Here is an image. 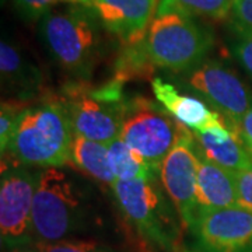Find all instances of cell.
<instances>
[{
    "mask_svg": "<svg viewBox=\"0 0 252 252\" xmlns=\"http://www.w3.org/2000/svg\"><path fill=\"white\" fill-rule=\"evenodd\" d=\"M97 14L87 6L49 11L39 20V36L54 62L73 80H91L105 54Z\"/></svg>",
    "mask_w": 252,
    "mask_h": 252,
    "instance_id": "obj_1",
    "label": "cell"
},
{
    "mask_svg": "<svg viewBox=\"0 0 252 252\" xmlns=\"http://www.w3.org/2000/svg\"><path fill=\"white\" fill-rule=\"evenodd\" d=\"M90 188L64 167L39 171L32 206L35 243H56L70 238L87 224Z\"/></svg>",
    "mask_w": 252,
    "mask_h": 252,
    "instance_id": "obj_2",
    "label": "cell"
},
{
    "mask_svg": "<svg viewBox=\"0 0 252 252\" xmlns=\"http://www.w3.org/2000/svg\"><path fill=\"white\" fill-rule=\"evenodd\" d=\"M215 34L195 20L177 0H160L146 34V49L156 69L189 72L207 59Z\"/></svg>",
    "mask_w": 252,
    "mask_h": 252,
    "instance_id": "obj_3",
    "label": "cell"
},
{
    "mask_svg": "<svg viewBox=\"0 0 252 252\" xmlns=\"http://www.w3.org/2000/svg\"><path fill=\"white\" fill-rule=\"evenodd\" d=\"M73 137L58 93L46 91L24 112L6 153L28 167H64L70 162Z\"/></svg>",
    "mask_w": 252,
    "mask_h": 252,
    "instance_id": "obj_4",
    "label": "cell"
},
{
    "mask_svg": "<svg viewBox=\"0 0 252 252\" xmlns=\"http://www.w3.org/2000/svg\"><path fill=\"white\" fill-rule=\"evenodd\" d=\"M118 209L144 241L164 252L181 248V217L164 190L160 175L118 181L112 187Z\"/></svg>",
    "mask_w": 252,
    "mask_h": 252,
    "instance_id": "obj_5",
    "label": "cell"
},
{
    "mask_svg": "<svg viewBox=\"0 0 252 252\" xmlns=\"http://www.w3.org/2000/svg\"><path fill=\"white\" fill-rule=\"evenodd\" d=\"M74 135L108 144L121 136L126 94L125 83L109 79L69 80L58 93Z\"/></svg>",
    "mask_w": 252,
    "mask_h": 252,
    "instance_id": "obj_6",
    "label": "cell"
},
{
    "mask_svg": "<svg viewBox=\"0 0 252 252\" xmlns=\"http://www.w3.org/2000/svg\"><path fill=\"white\" fill-rule=\"evenodd\" d=\"M185 126L157 101L142 94L126 95L121 139L158 170Z\"/></svg>",
    "mask_w": 252,
    "mask_h": 252,
    "instance_id": "obj_7",
    "label": "cell"
},
{
    "mask_svg": "<svg viewBox=\"0 0 252 252\" xmlns=\"http://www.w3.org/2000/svg\"><path fill=\"white\" fill-rule=\"evenodd\" d=\"M38 177L39 171L18 162L10 153L1 154L0 235L9 250L34 243L32 206Z\"/></svg>",
    "mask_w": 252,
    "mask_h": 252,
    "instance_id": "obj_8",
    "label": "cell"
},
{
    "mask_svg": "<svg viewBox=\"0 0 252 252\" xmlns=\"http://www.w3.org/2000/svg\"><path fill=\"white\" fill-rule=\"evenodd\" d=\"M184 90L196 95L223 117L240 125L252 108V93L238 74L219 59H205L189 72L178 74Z\"/></svg>",
    "mask_w": 252,
    "mask_h": 252,
    "instance_id": "obj_9",
    "label": "cell"
},
{
    "mask_svg": "<svg viewBox=\"0 0 252 252\" xmlns=\"http://www.w3.org/2000/svg\"><path fill=\"white\" fill-rule=\"evenodd\" d=\"M198 162V146L192 130L185 126L177 143L160 164L158 175L164 190L180 215L181 223L188 230L192 228L199 213L196 203Z\"/></svg>",
    "mask_w": 252,
    "mask_h": 252,
    "instance_id": "obj_10",
    "label": "cell"
},
{
    "mask_svg": "<svg viewBox=\"0 0 252 252\" xmlns=\"http://www.w3.org/2000/svg\"><path fill=\"white\" fill-rule=\"evenodd\" d=\"M189 231L199 252H252V212L243 207L199 210Z\"/></svg>",
    "mask_w": 252,
    "mask_h": 252,
    "instance_id": "obj_11",
    "label": "cell"
},
{
    "mask_svg": "<svg viewBox=\"0 0 252 252\" xmlns=\"http://www.w3.org/2000/svg\"><path fill=\"white\" fill-rule=\"evenodd\" d=\"M160 0H94L91 9L104 30L121 45L136 44L146 38Z\"/></svg>",
    "mask_w": 252,
    "mask_h": 252,
    "instance_id": "obj_12",
    "label": "cell"
},
{
    "mask_svg": "<svg viewBox=\"0 0 252 252\" xmlns=\"http://www.w3.org/2000/svg\"><path fill=\"white\" fill-rule=\"evenodd\" d=\"M192 133L199 153L228 171H241L252 162V156L244 143L238 125L224 121Z\"/></svg>",
    "mask_w": 252,
    "mask_h": 252,
    "instance_id": "obj_13",
    "label": "cell"
},
{
    "mask_svg": "<svg viewBox=\"0 0 252 252\" xmlns=\"http://www.w3.org/2000/svg\"><path fill=\"white\" fill-rule=\"evenodd\" d=\"M154 97L177 122L192 132H202L210 126L227 121L221 114L212 108L206 101L193 94L181 93L175 84L154 77L152 80Z\"/></svg>",
    "mask_w": 252,
    "mask_h": 252,
    "instance_id": "obj_14",
    "label": "cell"
},
{
    "mask_svg": "<svg viewBox=\"0 0 252 252\" xmlns=\"http://www.w3.org/2000/svg\"><path fill=\"white\" fill-rule=\"evenodd\" d=\"M0 76L7 98L35 101L44 93V76L21 49L3 39L0 44Z\"/></svg>",
    "mask_w": 252,
    "mask_h": 252,
    "instance_id": "obj_15",
    "label": "cell"
},
{
    "mask_svg": "<svg viewBox=\"0 0 252 252\" xmlns=\"http://www.w3.org/2000/svg\"><path fill=\"white\" fill-rule=\"evenodd\" d=\"M196 203L199 210L237 206L235 172L209 161L200 153L196 175Z\"/></svg>",
    "mask_w": 252,
    "mask_h": 252,
    "instance_id": "obj_16",
    "label": "cell"
},
{
    "mask_svg": "<svg viewBox=\"0 0 252 252\" xmlns=\"http://www.w3.org/2000/svg\"><path fill=\"white\" fill-rule=\"evenodd\" d=\"M77 171L112 189L117 178L109 167L108 144L74 135L70 149V162Z\"/></svg>",
    "mask_w": 252,
    "mask_h": 252,
    "instance_id": "obj_17",
    "label": "cell"
},
{
    "mask_svg": "<svg viewBox=\"0 0 252 252\" xmlns=\"http://www.w3.org/2000/svg\"><path fill=\"white\" fill-rule=\"evenodd\" d=\"M109 167L118 181L147 180L158 175V170L121 139L108 143Z\"/></svg>",
    "mask_w": 252,
    "mask_h": 252,
    "instance_id": "obj_18",
    "label": "cell"
},
{
    "mask_svg": "<svg viewBox=\"0 0 252 252\" xmlns=\"http://www.w3.org/2000/svg\"><path fill=\"white\" fill-rule=\"evenodd\" d=\"M154 64L146 49V38L130 45H121L112 67V79L126 83L133 79L150 77L154 72Z\"/></svg>",
    "mask_w": 252,
    "mask_h": 252,
    "instance_id": "obj_19",
    "label": "cell"
},
{
    "mask_svg": "<svg viewBox=\"0 0 252 252\" xmlns=\"http://www.w3.org/2000/svg\"><path fill=\"white\" fill-rule=\"evenodd\" d=\"M32 104V101L18 98H4L0 108V150L1 154L10 149L13 137L16 135L18 124L24 112Z\"/></svg>",
    "mask_w": 252,
    "mask_h": 252,
    "instance_id": "obj_20",
    "label": "cell"
},
{
    "mask_svg": "<svg viewBox=\"0 0 252 252\" xmlns=\"http://www.w3.org/2000/svg\"><path fill=\"white\" fill-rule=\"evenodd\" d=\"M178 4L189 14L212 20H224L231 13L228 0H177Z\"/></svg>",
    "mask_w": 252,
    "mask_h": 252,
    "instance_id": "obj_21",
    "label": "cell"
},
{
    "mask_svg": "<svg viewBox=\"0 0 252 252\" xmlns=\"http://www.w3.org/2000/svg\"><path fill=\"white\" fill-rule=\"evenodd\" d=\"M41 252H119L115 248L94 240L67 238L56 243H36Z\"/></svg>",
    "mask_w": 252,
    "mask_h": 252,
    "instance_id": "obj_22",
    "label": "cell"
},
{
    "mask_svg": "<svg viewBox=\"0 0 252 252\" xmlns=\"http://www.w3.org/2000/svg\"><path fill=\"white\" fill-rule=\"evenodd\" d=\"M230 17L234 31L252 34V0H234Z\"/></svg>",
    "mask_w": 252,
    "mask_h": 252,
    "instance_id": "obj_23",
    "label": "cell"
},
{
    "mask_svg": "<svg viewBox=\"0 0 252 252\" xmlns=\"http://www.w3.org/2000/svg\"><path fill=\"white\" fill-rule=\"evenodd\" d=\"M235 32V38L231 44V52L237 62L252 77V34Z\"/></svg>",
    "mask_w": 252,
    "mask_h": 252,
    "instance_id": "obj_24",
    "label": "cell"
},
{
    "mask_svg": "<svg viewBox=\"0 0 252 252\" xmlns=\"http://www.w3.org/2000/svg\"><path fill=\"white\" fill-rule=\"evenodd\" d=\"M237 206L252 212V162L241 171L235 172Z\"/></svg>",
    "mask_w": 252,
    "mask_h": 252,
    "instance_id": "obj_25",
    "label": "cell"
},
{
    "mask_svg": "<svg viewBox=\"0 0 252 252\" xmlns=\"http://www.w3.org/2000/svg\"><path fill=\"white\" fill-rule=\"evenodd\" d=\"M59 0H14L18 13L27 20H41Z\"/></svg>",
    "mask_w": 252,
    "mask_h": 252,
    "instance_id": "obj_26",
    "label": "cell"
},
{
    "mask_svg": "<svg viewBox=\"0 0 252 252\" xmlns=\"http://www.w3.org/2000/svg\"><path fill=\"white\" fill-rule=\"evenodd\" d=\"M238 126H240V133L243 136L244 143L252 156V108L247 112V115L243 118V121Z\"/></svg>",
    "mask_w": 252,
    "mask_h": 252,
    "instance_id": "obj_27",
    "label": "cell"
},
{
    "mask_svg": "<svg viewBox=\"0 0 252 252\" xmlns=\"http://www.w3.org/2000/svg\"><path fill=\"white\" fill-rule=\"evenodd\" d=\"M9 252H41L38 244L34 241V243H28L24 244V245H18L16 248L13 250H9Z\"/></svg>",
    "mask_w": 252,
    "mask_h": 252,
    "instance_id": "obj_28",
    "label": "cell"
},
{
    "mask_svg": "<svg viewBox=\"0 0 252 252\" xmlns=\"http://www.w3.org/2000/svg\"><path fill=\"white\" fill-rule=\"evenodd\" d=\"M62 3H70L73 6H87V7H91L93 1L94 0H59Z\"/></svg>",
    "mask_w": 252,
    "mask_h": 252,
    "instance_id": "obj_29",
    "label": "cell"
},
{
    "mask_svg": "<svg viewBox=\"0 0 252 252\" xmlns=\"http://www.w3.org/2000/svg\"><path fill=\"white\" fill-rule=\"evenodd\" d=\"M228 1H230V3H231V4H233V3H234V0H228Z\"/></svg>",
    "mask_w": 252,
    "mask_h": 252,
    "instance_id": "obj_30",
    "label": "cell"
},
{
    "mask_svg": "<svg viewBox=\"0 0 252 252\" xmlns=\"http://www.w3.org/2000/svg\"><path fill=\"white\" fill-rule=\"evenodd\" d=\"M185 252H192V251H185Z\"/></svg>",
    "mask_w": 252,
    "mask_h": 252,
    "instance_id": "obj_31",
    "label": "cell"
}]
</instances>
